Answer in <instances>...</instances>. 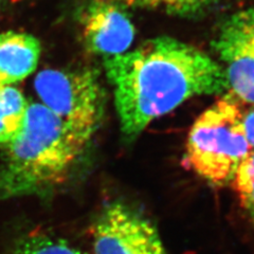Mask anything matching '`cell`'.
<instances>
[{"mask_svg":"<svg viewBox=\"0 0 254 254\" xmlns=\"http://www.w3.org/2000/svg\"><path fill=\"white\" fill-rule=\"evenodd\" d=\"M214 49L222 62L229 92L254 104V9L233 14L222 23Z\"/></svg>","mask_w":254,"mask_h":254,"instance_id":"8992f818","label":"cell"},{"mask_svg":"<svg viewBox=\"0 0 254 254\" xmlns=\"http://www.w3.org/2000/svg\"><path fill=\"white\" fill-rule=\"evenodd\" d=\"M243 126L251 149H254V104L243 110Z\"/></svg>","mask_w":254,"mask_h":254,"instance_id":"4fadbf2b","label":"cell"},{"mask_svg":"<svg viewBox=\"0 0 254 254\" xmlns=\"http://www.w3.org/2000/svg\"><path fill=\"white\" fill-rule=\"evenodd\" d=\"M89 142L41 103H29L23 128L0 165V200L63 185Z\"/></svg>","mask_w":254,"mask_h":254,"instance_id":"7a4b0ae2","label":"cell"},{"mask_svg":"<svg viewBox=\"0 0 254 254\" xmlns=\"http://www.w3.org/2000/svg\"><path fill=\"white\" fill-rule=\"evenodd\" d=\"M29 103L12 85L0 84V146L6 148L17 138L26 122Z\"/></svg>","mask_w":254,"mask_h":254,"instance_id":"9c48e42d","label":"cell"},{"mask_svg":"<svg viewBox=\"0 0 254 254\" xmlns=\"http://www.w3.org/2000/svg\"><path fill=\"white\" fill-rule=\"evenodd\" d=\"M231 184L242 209L254 220V149L238 165Z\"/></svg>","mask_w":254,"mask_h":254,"instance_id":"8fae6325","label":"cell"},{"mask_svg":"<svg viewBox=\"0 0 254 254\" xmlns=\"http://www.w3.org/2000/svg\"><path fill=\"white\" fill-rule=\"evenodd\" d=\"M228 93L196 119L186 146L187 165L216 186L231 182L238 165L251 152L241 101Z\"/></svg>","mask_w":254,"mask_h":254,"instance_id":"3957f363","label":"cell"},{"mask_svg":"<svg viewBox=\"0 0 254 254\" xmlns=\"http://www.w3.org/2000/svg\"><path fill=\"white\" fill-rule=\"evenodd\" d=\"M95 254H168L155 225L122 202L105 206L93 227Z\"/></svg>","mask_w":254,"mask_h":254,"instance_id":"5b68a950","label":"cell"},{"mask_svg":"<svg viewBox=\"0 0 254 254\" xmlns=\"http://www.w3.org/2000/svg\"><path fill=\"white\" fill-rule=\"evenodd\" d=\"M81 23L86 47L105 59L127 52L133 42V25L114 0H93L86 6Z\"/></svg>","mask_w":254,"mask_h":254,"instance_id":"52a82bcc","label":"cell"},{"mask_svg":"<svg viewBox=\"0 0 254 254\" xmlns=\"http://www.w3.org/2000/svg\"><path fill=\"white\" fill-rule=\"evenodd\" d=\"M118 4L160 10L171 15L194 16L212 9L224 0H114Z\"/></svg>","mask_w":254,"mask_h":254,"instance_id":"30bf717a","label":"cell"},{"mask_svg":"<svg viewBox=\"0 0 254 254\" xmlns=\"http://www.w3.org/2000/svg\"><path fill=\"white\" fill-rule=\"evenodd\" d=\"M13 254H81L67 242L46 234H32L19 242Z\"/></svg>","mask_w":254,"mask_h":254,"instance_id":"7c38bea8","label":"cell"},{"mask_svg":"<svg viewBox=\"0 0 254 254\" xmlns=\"http://www.w3.org/2000/svg\"><path fill=\"white\" fill-rule=\"evenodd\" d=\"M34 88L41 104L89 141L105 113V92L99 73L92 69L39 72Z\"/></svg>","mask_w":254,"mask_h":254,"instance_id":"277c9868","label":"cell"},{"mask_svg":"<svg viewBox=\"0 0 254 254\" xmlns=\"http://www.w3.org/2000/svg\"><path fill=\"white\" fill-rule=\"evenodd\" d=\"M38 39L23 32L0 34V84L12 85L33 73L41 57Z\"/></svg>","mask_w":254,"mask_h":254,"instance_id":"ba28073f","label":"cell"},{"mask_svg":"<svg viewBox=\"0 0 254 254\" xmlns=\"http://www.w3.org/2000/svg\"><path fill=\"white\" fill-rule=\"evenodd\" d=\"M121 130L134 138L190 98L228 92L225 70L198 48L162 36L105 59Z\"/></svg>","mask_w":254,"mask_h":254,"instance_id":"6da1fadb","label":"cell"}]
</instances>
